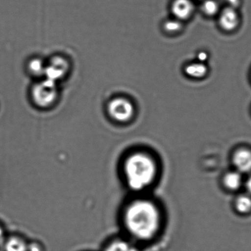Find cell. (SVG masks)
I'll return each mask as SVG.
<instances>
[{
    "label": "cell",
    "instance_id": "13",
    "mask_svg": "<svg viewBox=\"0 0 251 251\" xmlns=\"http://www.w3.org/2000/svg\"><path fill=\"white\" fill-rule=\"evenodd\" d=\"M235 208L238 212L248 213L251 211V196L242 194L238 196L235 201Z\"/></svg>",
    "mask_w": 251,
    "mask_h": 251
},
{
    "label": "cell",
    "instance_id": "12",
    "mask_svg": "<svg viewBox=\"0 0 251 251\" xmlns=\"http://www.w3.org/2000/svg\"><path fill=\"white\" fill-rule=\"evenodd\" d=\"M185 72L189 77L201 78L203 77L207 73V68L203 63H194L186 66Z\"/></svg>",
    "mask_w": 251,
    "mask_h": 251
},
{
    "label": "cell",
    "instance_id": "5",
    "mask_svg": "<svg viewBox=\"0 0 251 251\" xmlns=\"http://www.w3.org/2000/svg\"><path fill=\"white\" fill-rule=\"evenodd\" d=\"M233 163L236 171L241 174L251 172V151L247 149H240L233 155Z\"/></svg>",
    "mask_w": 251,
    "mask_h": 251
},
{
    "label": "cell",
    "instance_id": "21",
    "mask_svg": "<svg viewBox=\"0 0 251 251\" xmlns=\"http://www.w3.org/2000/svg\"><path fill=\"white\" fill-rule=\"evenodd\" d=\"M4 234L3 230L2 229V228L0 227V246H2L4 242Z\"/></svg>",
    "mask_w": 251,
    "mask_h": 251
},
{
    "label": "cell",
    "instance_id": "10",
    "mask_svg": "<svg viewBox=\"0 0 251 251\" xmlns=\"http://www.w3.org/2000/svg\"><path fill=\"white\" fill-rule=\"evenodd\" d=\"M223 182L226 188L229 190H237L243 183L242 174L237 171L228 172L224 176Z\"/></svg>",
    "mask_w": 251,
    "mask_h": 251
},
{
    "label": "cell",
    "instance_id": "8",
    "mask_svg": "<svg viewBox=\"0 0 251 251\" xmlns=\"http://www.w3.org/2000/svg\"><path fill=\"white\" fill-rule=\"evenodd\" d=\"M66 64L62 58H56L52 61L51 65L46 68L45 73L48 76V79L55 81L60 78L65 73Z\"/></svg>",
    "mask_w": 251,
    "mask_h": 251
},
{
    "label": "cell",
    "instance_id": "18",
    "mask_svg": "<svg viewBox=\"0 0 251 251\" xmlns=\"http://www.w3.org/2000/svg\"><path fill=\"white\" fill-rule=\"evenodd\" d=\"M198 58L199 62L203 63L204 61H205L206 60H207V53L204 52V51H201V52L198 53Z\"/></svg>",
    "mask_w": 251,
    "mask_h": 251
},
{
    "label": "cell",
    "instance_id": "1",
    "mask_svg": "<svg viewBox=\"0 0 251 251\" xmlns=\"http://www.w3.org/2000/svg\"><path fill=\"white\" fill-rule=\"evenodd\" d=\"M161 213L156 204L146 199H136L126 206L123 214L125 229L142 242L152 239L161 226Z\"/></svg>",
    "mask_w": 251,
    "mask_h": 251
},
{
    "label": "cell",
    "instance_id": "11",
    "mask_svg": "<svg viewBox=\"0 0 251 251\" xmlns=\"http://www.w3.org/2000/svg\"><path fill=\"white\" fill-rule=\"evenodd\" d=\"M2 247L4 251H28V243L21 238L12 237L5 240Z\"/></svg>",
    "mask_w": 251,
    "mask_h": 251
},
{
    "label": "cell",
    "instance_id": "4",
    "mask_svg": "<svg viewBox=\"0 0 251 251\" xmlns=\"http://www.w3.org/2000/svg\"><path fill=\"white\" fill-rule=\"evenodd\" d=\"M108 113L115 121L126 123L132 119L134 107L131 102L126 98H117L108 105Z\"/></svg>",
    "mask_w": 251,
    "mask_h": 251
},
{
    "label": "cell",
    "instance_id": "7",
    "mask_svg": "<svg viewBox=\"0 0 251 251\" xmlns=\"http://www.w3.org/2000/svg\"><path fill=\"white\" fill-rule=\"evenodd\" d=\"M172 11L177 19L186 20L194 11V4L191 0H176L172 4Z\"/></svg>",
    "mask_w": 251,
    "mask_h": 251
},
{
    "label": "cell",
    "instance_id": "14",
    "mask_svg": "<svg viewBox=\"0 0 251 251\" xmlns=\"http://www.w3.org/2000/svg\"><path fill=\"white\" fill-rule=\"evenodd\" d=\"M204 13L207 16H214L217 13L219 6L217 2L214 0H206L202 5Z\"/></svg>",
    "mask_w": 251,
    "mask_h": 251
},
{
    "label": "cell",
    "instance_id": "17",
    "mask_svg": "<svg viewBox=\"0 0 251 251\" xmlns=\"http://www.w3.org/2000/svg\"><path fill=\"white\" fill-rule=\"evenodd\" d=\"M28 251H43L42 247L38 243H28Z\"/></svg>",
    "mask_w": 251,
    "mask_h": 251
},
{
    "label": "cell",
    "instance_id": "3",
    "mask_svg": "<svg viewBox=\"0 0 251 251\" xmlns=\"http://www.w3.org/2000/svg\"><path fill=\"white\" fill-rule=\"evenodd\" d=\"M56 93L55 82L48 79L34 86L32 97L39 106L48 107L55 101Z\"/></svg>",
    "mask_w": 251,
    "mask_h": 251
},
{
    "label": "cell",
    "instance_id": "6",
    "mask_svg": "<svg viewBox=\"0 0 251 251\" xmlns=\"http://www.w3.org/2000/svg\"><path fill=\"white\" fill-rule=\"evenodd\" d=\"M220 24L226 31H232L239 24V16L235 9L228 7L223 10L220 17Z\"/></svg>",
    "mask_w": 251,
    "mask_h": 251
},
{
    "label": "cell",
    "instance_id": "9",
    "mask_svg": "<svg viewBox=\"0 0 251 251\" xmlns=\"http://www.w3.org/2000/svg\"><path fill=\"white\" fill-rule=\"evenodd\" d=\"M102 251H139L137 247L127 240L115 239L105 246Z\"/></svg>",
    "mask_w": 251,
    "mask_h": 251
},
{
    "label": "cell",
    "instance_id": "16",
    "mask_svg": "<svg viewBox=\"0 0 251 251\" xmlns=\"http://www.w3.org/2000/svg\"><path fill=\"white\" fill-rule=\"evenodd\" d=\"M29 68L34 74L41 73L42 72L45 73L46 69L43 68V63H41L40 60H34L32 61L31 63L29 64Z\"/></svg>",
    "mask_w": 251,
    "mask_h": 251
},
{
    "label": "cell",
    "instance_id": "2",
    "mask_svg": "<svg viewBox=\"0 0 251 251\" xmlns=\"http://www.w3.org/2000/svg\"><path fill=\"white\" fill-rule=\"evenodd\" d=\"M123 171L127 185L134 191H141L153 183L157 176V164L151 155L134 152L125 159Z\"/></svg>",
    "mask_w": 251,
    "mask_h": 251
},
{
    "label": "cell",
    "instance_id": "20",
    "mask_svg": "<svg viewBox=\"0 0 251 251\" xmlns=\"http://www.w3.org/2000/svg\"><path fill=\"white\" fill-rule=\"evenodd\" d=\"M246 188H247L248 194H250L251 196V176L247 179V182H246Z\"/></svg>",
    "mask_w": 251,
    "mask_h": 251
},
{
    "label": "cell",
    "instance_id": "19",
    "mask_svg": "<svg viewBox=\"0 0 251 251\" xmlns=\"http://www.w3.org/2000/svg\"><path fill=\"white\" fill-rule=\"evenodd\" d=\"M227 1L230 5V7L233 9H235L240 4V0H227Z\"/></svg>",
    "mask_w": 251,
    "mask_h": 251
},
{
    "label": "cell",
    "instance_id": "15",
    "mask_svg": "<svg viewBox=\"0 0 251 251\" xmlns=\"http://www.w3.org/2000/svg\"><path fill=\"white\" fill-rule=\"evenodd\" d=\"M182 25L179 20H169L164 24V28L169 33H176L181 30Z\"/></svg>",
    "mask_w": 251,
    "mask_h": 251
}]
</instances>
